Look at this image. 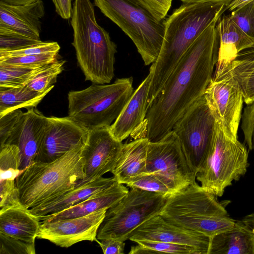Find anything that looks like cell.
I'll return each instance as SVG.
<instances>
[{"label":"cell","mask_w":254,"mask_h":254,"mask_svg":"<svg viewBox=\"0 0 254 254\" xmlns=\"http://www.w3.org/2000/svg\"><path fill=\"white\" fill-rule=\"evenodd\" d=\"M149 142L147 138H142L123 144L111 172L117 182L127 185L148 174L146 164Z\"/></svg>","instance_id":"cell-20"},{"label":"cell","mask_w":254,"mask_h":254,"mask_svg":"<svg viewBox=\"0 0 254 254\" xmlns=\"http://www.w3.org/2000/svg\"><path fill=\"white\" fill-rule=\"evenodd\" d=\"M44 14V5L42 0L19 6L0 2V33L41 41V20Z\"/></svg>","instance_id":"cell-18"},{"label":"cell","mask_w":254,"mask_h":254,"mask_svg":"<svg viewBox=\"0 0 254 254\" xmlns=\"http://www.w3.org/2000/svg\"><path fill=\"white\" fill-rule=\"evenodd\" d=\"M168 195L132 188L108 208L98 231L97 239L125 241L142 223L159 215Z\"/></svg>","instance_id":"cell-9"},{"label":"cell","mask_w":254,"mask_h":254,"mask_svg":"<svg viewBox=\"0 0 254 254\" xmlns=\"http://www.w3.org/2000/svg\"><path fill=\"white\" fill-rule=\"evenodd\" d=\"M254 0H233L229 5L225 6V9L233 11L240 8Z\"/></svg>","instance_id":"cell-43"},{"label":"cell","mask_w":254,"mask_h":254,"mask_svg":"<svg viewBox=\"0 0 254 254\" xmlns=\"http://www.w3.org/2000/svg\"><path fill=\"white\" fill-rule=\"evenodd\" d=\"M107 210L102 209L76 218L41 222L37 237L62 248H69L83 241L97 242L98 229Z\"/></svg>","instance_id":"cell-13"},{"label":"cell","mask_w":254,"mask_h":254,"mask_svg":"<svg viewBox=\"0 0 254 254\" xmlns=\"http://www.w3.org/2000/svg\"><path fill=\"white\" fill-rule=\"evenodd\" d=\"M20 109L0 116V144H4L23 114Z\"/></svg>","instance_id":"cell-39"},{"label":"cell","mask_w":254,"mask_h":254,"mask_svg":"<svg viewBox=\"0 0 254 254\" xmlns=\"http://www.w3.org/2000/svg\"><path fill=\"white\" fill-rule=\"evenodd\" d=\"M241 128L245 141L250 150H254V101L247 104L242 115Z\"/></svg>","instance_id":"cell-38"},{"label":"cell","mask_w":254,"mask_h":254,"mask_svg":"<svg viewBox=\"0 0 254 254\" xmlns=\"http://www.w3.org/2000/svg\"><path fill=\"white\" fill-rule=\"evenodd\" d=\"M228 16L248 37L254 41V0L234 10Z\"/></svg>","instance_id":"cell-33"},{"label":"cell","mask_w":254,"mask_h":254,"mask_svg":"<svg viewBox=\"0 0 254 254\" xmlns=\"http://www.w3.org/2000/svg\"><path fill=\"white\" fill-rule=\"evenodd\" d=\"M212 22L184 54L149 106L144 122L131 136L156 141L170 132L187 109L202 96L213 79L219 48Z\"/></svg>","instance_id":"cell-1"},{"label":"cell","mask_w":254,"mask_h":254,"mask_svg":"<svg viewBox=\"0 0 254 254\" xmlns=\"http://www.w3.org/2000/svg\"><path fill=\"white\" fill-rule=\"evenodd\" d=\"M215 127V119L203 94L187 109L172 128L196 174L211 145Z\"/></svg>","instance_id":"cell-11"},{"label":"cell","mask_w":254,"mask_h":254,"mask_svg":"<svg viewBox=\"0 0 254 254\" xmlns=\"http://www.w3.org/2000/svg\"><path fill=\"white\" fill-rule=\"evenodd\" d=\"M129 239L134 242L159 241L186 245L195 248L200 254H208L210 238L176 225L158 215L134 230Z\"/></svg>","instance_id":"cell-16"},{"label":"cell","mask_w":254,"mask_h":254,"mask_svg":"<svg viewBox=\"0 0 254 254\" xmlns=\"http://www.w3.org/2000/svg\"><path fill=\"white\" fill-rule=\"evenodd\" d=\"M146 168L172 193L196 182V173L172 130L159 140L149 142Z\"/></svg>","instance_id":"cell-10"},{"label":"cell","mask_w":254,"mask_h":254,"mask_svg":"<svg viewBox=\"0 0 254 254\" xmlns=\"http://www.w3.org/2000/svg\"><path fill=\"white\" fill-rule=\"evenodd\" d=\"M56 12L63 19L71 18L72 7V0H52Z\"/></svg>","instance_id":"cell-42"},{"label":"cell","mask_w":254,"mask_h":254,"mask_svg":"<svg viewBox=\"0 0 254 254\" xmlns=\"http://www.w3.org/2000/svg\"><path fill=\"white\" fill-rule=\"evenodd\" d=\"M248 156L246 146L228 136L216 121L212 141L196 179L207 191L221 197L226 188L246 173Z\"/></svg>","instance_id":"cell-8"},{"label":"cell","mask_w":254,"mask_h":254,"mask_svg":"<svg viewBox=\"0 0 254 254\" xmlns=\"http://www.w3.org/2000/svg\"><path fill=\"white\" fill-rule=\"evenodd\" d=\"M20 153L18 147L11 144L0 146V180L15 179L22 172L19 170Z\"/></svg>","instance_id":"cell-30"},{"label":"cell","mask_w":254,"mask_h":254,"mask_svg":"<svg viewBox=\"0 0 254 254\" xmlns=\"http://www.w3.org/2000/svg\"><path fill=\"white\" fill-rule=\"evenodd\" d=\"M105 254H124L125 247V241L118 239L109 238L96 242Z\"/></svg>","instance_id":"cell-41"},{"label":"cell","mask_w":254,"mask_h":254,"mask_svg":"<svg viewBox=\"0 0 254 254\" xmlns=\"http://www.w3.org/2000/svg\"><path fill=\"white\" fill-rule=\"evenodd\" d=\"M136 243L137 245L131 247L128 254H200L195 248L186 245L150 241H141Z\"/></svg>","instance_id":"cell-29"},{"label":"cell","mask_w":254,"mask_h":254,"mask_svg":"<svg viewBox=\"0 0 254 254\" xmlns=\"http://www.w3.org/2000/svg\"><path fill=\"white\" fill-rule=\"evenodd\" d=\"M242 221L246 224L254 233V212L245 216Z\"/></svg>","instance_id":"cell-46"},{"label":"cell","mask_w":254,"mask_h":254,"mask_svg":"<svg viewBox=\"0 0 254 254\" xmlns=\"http://www.w3.org/2000/svg\"><path fill=\"white\" fill-rule=\"evenodd\" d=\"M70 23L72 45L85 80L97 84L110 83L115 75L117 45L97 22L90 0H74Z\"/></svg>","instance_id":"cell-3"},{"label":"cell","mask_w":254,"mask_h":254,"mask_svg":"<svg viewBox=\"0 0 254 254\" xmlns=\"http://www.w3.org/2000/svg\"><path fill=\"white\" fill-rule=\"evenodd\" d=\"M35 243L15 239L0 233V254H35Z\"/></svg>","instance_id":"cell-35"},{"label":"cell","mask_w":254,"mask_h":254,"mask_svg":"<svg viewBox=\"0 0 254 254\" xmlns=\"http://www.w3.org/2000/svg\"><path fill=\"white\" fill-rule=\"evenodd\" d=\"M49 123L34 162L54 161L84 143L88 131L70 118L50 117Z\"/></svg>","instance_id":"cell-15"},{"label":"cell","mask_w":254,"mask_h":254,"mask_svg":"<svg viewBox=\"0 0 254 254\" xmlns=\"http://www.w3.org/2000/svg\"><path fill=\"white\" fill-rule=\"evenodd\" d=\"M216 28L219 38V48L214 75L221 72L239 53L254 45V41L228 15H223L218 19Z\"/></svg>","instance_id":"cell-21"},{"label":"cell","mask_w":254,"mask_h":254,"mask_svg":"<svg viewBox=\"0 0 254 254\" xmlns=\"http://www.w3.org/2000/svg\"><path fill=\"white\" fill-rule=\"evenodd\" d=\"M60 46L56 42H42L23 48L9 51H0V58L14 57L45 53L58 54Z\"/></svg>","instance_id":"cell-34"},{"label":"cell","mask_w":254,"mask_h":254,"mask_svg":"<svg viewBox=\"0 0 254 254\" xmlns=\"http://www.w3.org/2000/svg\"><path fill=\"white\" fill-rule=\"evenodd\" d=\"M208 254H254V233L242 220L210 238Z\"/></svg>","instance_id":"cell-26"},{"label":"cell","mask_w":254,"mask_h":254,"mask_svg":"<svg viewBox=\"0 0 254 254\" xmlns=\"http://www.w3.org/2000/svg\"><path fill=\"white\" fill-rule=\"evenodd\" d=\"M84 144L54 161L34 162L25 169L15 180L22 205L30 209L73 189L84 177L81 157Z\"/></svg>","instance_id":"cell-4"},{"label":"cell","mask_w":254,"mask_h":254,"mask_svg":"<svg viewBox=\"0 0 254 254\" xmlns=\"http://www.w3.org/2000/svg\"><path fill=\"white\" fill-rule=\"evenodd\" d=\"M225 206L195 182L169 195L159 215L176 225L211 238L236 223Z\"/></svg>","instance_id":"cell-5"},{"label":"cell","mask_w":254,"mask_h":254,"mask_svg":"<svg viewBox=\"0 0 254 254\" xmlns=\"http://www.w3.org/2000/svg\"><path fill=\"white\" fill-rule=\"evenodd\" d=\"M58 54L45 53L14 57L1 58L0 63L22 67L35 68L51 64L57 60Z\"/></svg>","instance_id":"cell-32"},{"label":"cell","mask_w":254,"mask_h":254,"mask_svg":"<svg viewBox=\"0 0 254 254\" xmlns=\"http://www.w3.org/2000/svg\"><path fill=\"white\" fill-rule=\"evenodd\" d=\"M124 184L115 182L109 187L94 194L82 202L61 212L39 218L41 222H52L81 217L110 208L128 192Z\"/></svg>","instance_id":"cell-22"},{"label":"cell","mask_w":254,"mask_h":254,"mask_svg":"<svg viewBox=\"0 0 254 254\" xmlns=\"http://www.w3.org/2000/svg\"><path fill=\"white\" fill-rule=\"evenodd\" d=\"M38 68H26L0 63V88L25 86Z\"/></svg>","instance_id":"cell-31"},{"label":"cell","mask_w":254,"mask_h":254,"mask_svg":"<svg viewBox=\"0 0 254 254\" xmlns=\"http://www.w3.org/2000/svg\"><path fill=\"white\" fill-rule=\"evenodd\" d=\"M151 77L152 73L149 71L109 127L116 140L122 142L135 132L144 122L148 109Z\"/></svg>","instance_id":"cell-19"},{"label":"cell","mask_w":254,"mask_h":254,"mask_svg":"<svg viewBox=\"0 0 254 254\" xmlns=\"http://www.w3.org/2000/svg\"><path fill=\"white\" fill-rule=\"evenodd\" d=\"M132 77L122 78L69 92L68 117L88 131L110 127L132 95Z\"/></svg>","instance_id":"cell-6"},{"label":"cell","mask_w":254,"mask_h":254,"mask_svg":"<svg viewBox=\"0 0 254 254\" xmlns=\"http://www.w3.org/2000/svg\"><path fill=\"white\" fill-rule=\"evenodd\" d=\"M94 5L130 38L146 65L156 61L166 18L158 19L138 0H94Z\"/></svg>","instance_id":"cell-7"},{"label":"cell","mask_w":254,"mask_h":254,"mask_svg":"<svg viewBox=\"0 0 254 254\" xmlns=\"http://www.w3.org/2000/svg\"><path fill=\"white\" fill-rule=\"evenodd\" d=\"M130 188H136L148 191L169 195L171 190L159 179L151 174H144L127 184Z\"/></svg>","instance_id":"cell-36"},{"label":"cell","mask_w":254,"mask_h":254,"mask_svg":"<svg viewBox=\"0 0 254 254\" xmlns=\"http://www.w3.org/2000/svg\"><path fill=\"white\" fill-rule=\"evenodd\" d=\"M183 3L214 2L224 4L226 6L230 4L233 0H181Z\"/></svg>","instance_id":"cell-45"},{"label":"cell","mask_w":254,"mask_h":254,"mask_svg":"<svg viewBox=\"0 0 254 254\" xmlns=\"http://www.w3.org/2000/svg\"><path fill=\"white\" fill-rule=\"evenodd\" d=\"M214 81H226L236 85L240 90L246 104L254 101V45L239 53Z\"/></svg>","instance_id":"cell-23"},{"label":"cell","mask_w":254,"mask_h":254,"mask_svg":"<svg viewBox=\"0 0 254 254\" xmlns=\"http://www.w3.org/2000/svg\"><path fill=\"white\" fill-rule=\"evenodd\" d=\"M204 95L215 121L224 133L231 138L238 139L244 102L240 89L235 84L212 79Z\"/></svg>","instance_id":"cell-14"},{"label":"cell","mask_w":254,"mask_h":254,"mask_svg":"<svg viewBox=\"0 0 254 254\" xmlns=\"http://www.w3.org/2000/svg\"><path fill=\"white\" fill-rule=\"evenodd\" d=\"M10 33H0V51H9L42 42Z\"/></svg>","instance_id":"cell-37"},{"label":"cell","mask_w":254,"mask_h":254,"mask_svg":"<svg viewBox=\"0 0 254 254\" xmlns=\"http://www.w3.org/2000/svg\"><path fill=\"white\" fill-rule=\"evenodd\" d=\"M158 19L166 18L173 0H138Z\"/></svg>","instance_id":"cell-40"},{"label":"cell","mask_w":254,"mask_h":254,"mask_svg":"<svg viewBox=\"0 0 254 254\" xmlns=\"http://www.w3.org/2000/svg\"><path fill=\"white\" fill-rule=\"evenodd\" d=\"M35 108L23 113L5 143L18 147L21 171L34 163L49 123V118Z\"/></svg>","instance_id":"cell-17"},{"label":"cell","mask_w":254,"mask_h":254,"mask_svg":"<svg viewBox=\"0 0 254 254\" xmlns=\"http://www.w3.org/2000/svg\"><path fill=\"white\" fill-rule=\"evenodd\" d=\"M39 92L26 85L17 88H0V116L11 111L36 108L45 96L54 88Z\"/></svg>","instance_id":"cell-27"},{"label":"cell","mask_w":254,"mask_h":254,"mask_svg":"<svg viewBox=\"0 0 254 254\" xmlns=\"http://www.w3.org/2000/svg\"><path fill=\"white\" fill-rule=\"evenodd\" d=\"M65 61H56L39 67L26 83L31 89L43 92L54 86L57 78L64 70Z\"/></svg>","instance_id":"cell-28"},{"label":"cell","mask_w":254,"mask_h":254,"mask_svg":"<svg viewBox=\"0 0 254 254\" xmlns=\"http://www.w3.org/2000/svg\"><path fill=\"white\" fill-rule=\"evenodd\" d=\"M38 0H0V2L12 6L25 5L33 3Z\"/></svg>","instance_id":"cell-44"},{"label":"cell","mask_w":254,"mask_h":254,"mask_svg":"<svg viewBox=\"0 0 254 254\" xmlns=\"http://www.w3.org/2000/svg\"><path fill=\"white\" fill-rule=\"evenodd\" d=\"M123 145L113 136L109 127L89 131L81 154L84 177L75 187L112 172Z\"/></svg>","instance_id":"cell-12"},{"label":"cell","mask_w":254,"mask_h":254,"mask_svg":"<svg viewBox=\"0 0 254 254\" xmlns=\"http://www.w3.org/2000/svg\"><path fill=\"white\" fill-rule=\"evenodd\" d=\"M116 182L114 176L102 177L85 185L75 187L54 200L29 209V210L38 218L55 214L82 202Z\"/></svg>","instance_id":"cell-25"},{"label":"cell","mask_w":254,"mask_h":254,"mask_svg":"<svg viewBox=\"0 0 254 254\" xmlns=\"http://www.w3.org/2000/svg\"><path fill=\"white\" fill-rule=\"evenodd\" d=\"M41 221L22 204L0 210V233L30 243H35Z\"/></svg>","instance_id":"cell-24"},{"label":"cell","mask_w":254,"mask_h":254,"mask_svg":"<svg viewBox=\"0 0 254 254\" xmlns=\"http://www.w3.org/2000/svg\"><path fill=\"white\" fill-rule=\"evenodd\" d=\"M225 6L214 2L184 3L166 18L161 49L149 70L152 77L148 108L186 52L212 22L218 20Z\"/></svg>","instance_id":"cell-2"}]
</instances>
